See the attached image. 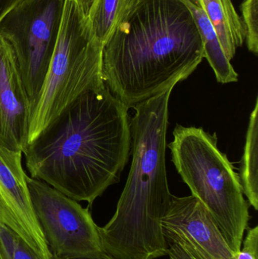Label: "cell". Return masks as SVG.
<instances>
[{
  "instance_id": "cell-8",
  "label": "cell",
  "mask_w": 258,
  "mask_h": 259,
  "mask_svg": "<svg viewBox=\"0 0 258 259\" xmlns=\"http://www.w3.org/2000/svg\"><path fill=\"white\" fill-rule=\"evenodd\" d=\"M162 225L167 243L177 245L189 259L238 258L209 211L192 195H173Z\"/></svg>"
},
{
  "instance_id": "cell-19",
  "label": "cell",
  "mask_w": 258,
  "mask_h": 259,
  "mask_svg": "<svg viewBox=\"0 0 258 259\" xmlns=\"http://www.w3.org/2000/svg\"><path fill=\"white\" fill-rule=\"evenodd\" d=\"M83 10V13L88 17L95 0H76Z\"/></svg>"
},
{
  "instance_id": "cell-9",
  "label": "cell",
  "mask_w": 258,
  "mask_h": 259,
  "mask_svg": "<svg viewBox=\"0 0 258 259\" xmlns=\"http://www.w3.org/2000/svg\"><path fill=\"white\" fill-rule=\"evenodd\" d=\"M22 154L0 146V223L19 235L41 258L53 259L32 206Z\"/></svg>"
},
{
  "instance_id": "cell-10",
  "label": "cell",
  "mask_w": 258,
  "mask_h": 259,
  "mask_svg": "<svg viewBox=\"0 0 258 259\" xmlns=\"http://www.w3.org/2000/svg\"><path fill=\"white\" fill-rule=\"evenodd\" d=\"M31 108L12 47L0 35V146L24 152Z\"/></svg>"
},
{
  "instance_id": "cell-16",
  "label": "cell",
  "mask_w": 258,
  "mask_h": 259,
  "mask_svg": "<svg viewBox=\"0 0 258 259\" xmlns=\"http://www.w3.org/2000/svg\"><path fill=\"white\" fill-rule=\"evenodd\" d=\"M242 19L245 27V42L248 50L258 54V0H243Z\"/></svg>"
},
{
  "instance_id": "cell-12",
  "label": "cell",
  "mask_w": 258,
  "mask_h": 259,
  "mask_svg": "<svg viewBox=\"0 0 258 259\" xmlns=\"http://www.w3.org/2000/svg\"><path fill=\"white\" fill-rule=\"evenodd\" d=\"M190 9L199 30L204 49V58L207 59L216 76L218 83H230L238 81V75L230 61L224 53L218 35L202 8L198 7L189 0H183Z\"/></svg>"
},
{
  "instance_id": "cell-3",
  "label": "cell",
  "mask_w": 258,
  "mask_h": 259,
  "mask_svg": "<svg viewBox=\"0 0 258 259\" xmlns=\"http://www.w3.org/2000/svg\"><path fill=\"white\" fill-rule=\"evenodd\" d=\"M173 89L133 107L130 173L115 214L106 226L98 228L103 249L111 258L156 259L167 255L162 223L173 196L165 159Z\"/></svg>"
},
{
  "instance_id": "cell-14",
  "label": "cell",
  "mask_w": 258,
  "mask_h": 259,
  "mask_svg": "<svg viewBox=\"0 0 258 259\" xmlns=\"http://www.w3.org/2000/svg\"><path fill=\"white\" fill-rule=\"evenodd\" d=\"M139 0H95L88 18L95 38L104 45L114 29Z\"/></svg>"
},
{
  "instance_id": "cell-21",
  "label": "cell",
  "mask_w": 258,
  "mask_h": 259,
  "mask_svg": "<svg viewBox=\"0 0 258 259\" xmlns=\"http://www.w3.org/2000/svg\"><path fill=\"white\" fill-rule=\"evenodd\" d=\"M199 1L201 2V0H199Z\"/></svg>"
},
{
  "instance_id": "cell-1",
  "label": "cell",
  "mask_w": 258,
  "mask_h": 259,
  "mask_svg": "<svg viewBox=\"0 0 258 259\" xmlns=\"http://www.w3.org/2000/svg\"><path fill=\"white\" fill-rule=\"evenodd\" d=\"M128 110L106 84L82 94L26 146L31 178L92 205L128 161Z\"/></svg>"
},
{
  "instance_id": "cell-11",
  "label": "cell",
  "mask_w": 258,
  "mask_h": 259,
  "mask_svg": "<svg viewBox=\"0 0 258 259\" xmlns=\"http://www.w3.org/2000/svg\"><path fill=\"white\" fill-rule=\"evenodd\" d=\"M227 59L231 61L245 40V27L232 0H201Z\"/></svg>"
},
{
  "instance_id": "cell-5",
  "label": "cell",
  "mask_w": 258,
  "mask_h": 259,
  "mask_svg": "<svg viewBox=\"0 0 258 259\" xmlns=\"http://www.w3.org/2000/svg\"><path fill=\"white\" fill-rule=\"evenodd\" d=\"M103 45L76 0H65L59 39L40 94L30 115L27 144L86 91L105 85Z\"/></svg>"
},
{
  "instance_id": "cell-18",
  "label": "cell",
  "mask_w": 258,
  "mask_h": 259,
  "mask_svg": "<svg viewBox=\"0 0 258 259\" xmlns=\"http://www.w3.org/2000/svg\"><path fill=\"white\" fill-rule=\"evenodd\" d=\"M22 0H0V22Z\"/></svg>"
},
{
  "instance_id": "cell-13",
  "label": "cell",
  "mask_w": 258,
  "mask_h": 259,
  "mask_svg": "<svg viewBox=\"0 0 258 259\" xmlns=\"http://www.w3.org/2000/svg\"><path fill=\"white\" fill-rule=\"evenodd\" d=\"M258 98L250 115L242 158L240 178L243 194L248 203L258 210Z\"/></svg>"
},
{
  "instance_id": "cell-17",
  "label": "cell",
  "mask_w": 258,
  "mask_h": 259,
  "mask_svg": "<svg viewBox=\"0 0 258 259\" xmlns=\"http://www.w3.org/2000/svg\"><path fill=\"white\" fill-rule=\"evenodd\" d=\"M242 243L237 259H257L258 226L248 230Z\"/></svg>"
},
{
  "instance_id": "cell-4",
  "label": "cell",
  "mask_w": 258,
  "mask_h": 259,
  "mask_svg": "<svg viewBox=\"0 0 258 259\" xmlns=\"http://www.w3.org/2000/svg\"><path fill=\"white\" fill-rule=\"evenodd\" d=\"M173 136L168 146L177 172L238 255L250 219L239 175L218 148L216 133L177 124Z\"/></svg>"
},
{
  "instance_id": "cell-6",
  "label": "cell",
  "mask_w": 258,
  "mask_h": 259,
  "mask_svg": "<svg viewBox=\"0 0 258 259\" xmlns=\"http://www.w3.org/2000/svg\"><path fill=\"white\" fill-rule=\"evenodd\" d=\"M65 3V0H22L0 22V35L15 53L31 112L56 50Z\"/></svg>"
},
{
  "instance_id": "cell-7",
  "label": "cell",
  "mask_w": 258,
  "mask_h": 259,
  "mask_svg": "<svg viewBox=\"0 0 258 259\" xmlns=\"http://www.w3.org/2000/svg\"><path fill=\"white\" fill-rule=\"evenodd\" d=\"M32 206L53 259L107 258L88 208L43 181L27 177Z\"/></svg>"
},
{
  "instance_id": "cell-20",
  "label": "cell",
  "mask_w": 258,
  "mask_h": 259,
  "mask_svg": "<svg viewBox=\"0 0 258 259\" xmlns=\"http://www.w3.org/2000/svg\"><path fill=\"white\" fill-rule=\"evenodd\" d=\"M103 259H114V258H111V257L108 256L107 258H103Z\"/></svg>"
},
{
  "instance_id": "cell-2",
  "label": "cell",
  "mask_w": 258,
  "mask_h": 259,
  "mask_svg": "<svg viewBox=\"0 0 258 259\" xmlns=\"http://www.w3.org/2000/svg\"><path fill=\"white\" fill-rule=\"evenodd\" d=\"M204 59L183 0H139L103 45L101 77L127 109L187 79Z\"/></svg>"
},
{
  "instance_id": "cell-15",
  "label": "cell",
  "mask_w": 258,
  "mask_h": 259,
  "mask_svg": "<svg viewBox=\"0 0 258 259\" xmlns=\"http://www.w3.org/2000/svg\"><path fill=\"white\" fill-rule=\"evenodd\" d=\"M0 259H42L20 237L0 223Z\"/></svg>"
}]
</instances>
